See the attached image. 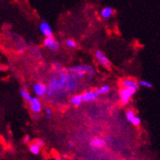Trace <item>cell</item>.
<instances>
[{"mask_svg":"<svg viewBox=\"0 0 160 160\" xmlns=\"http://www.w3.org/2000/svg\"><path fill=\"white\" fill-rule=\"evenodd\" d=\"M70 74L61 73L57 76H54L48 83V87L47 88V92L48 96L53 95L54 93L58 92L61 90L65 88L66 90L67 82Z\"/></svg>","mask_w":160,"mask_h":160,"instance_id":"obj_1","label":"cell"},{"mask_svg":"<svg viewBox=\"0 0 160 160\" xmlns=\"http://www.w3.org/2000/svg\"><path fill=\"white\" fill-rule=\"evenodd\" d=\"M70 71L73 74H75V76L78 78H82L83 76L86 74H90L91 76H92L95 73L94 71V69L92 67H91L89 65H77V66H74V67H72L71 69H70Z\"/></svg>","mask_w":160,"mask_h":160,"instance_id":"obj_2","label":"cell"},{"mask_svg":"<svg viewBox=\"0 0 160 160\" xmlns=\"http://www.w3.org/2000/svg\"><path fill=\"white\" fill-rule=\"evenodd\" d=\"M137 90L132 88H124L120 90L119 95H120V99H121V102L122 104H127L130 101L131 97H132Z\"/></svg>","mask_w":160,"mask_h":160,"instance_id":"obj_3","label":"cell"},{"mask_svg":"<svg viewBox=\"0 0 160 160\" xmlns=\"http://www.w3.org/2000/svg\"><path fill=\"white\" fill-rule=\"evenodd\" d=\"M44 46L48 48L51 49L53 52L57 51V49L59 48L60 43L57 42L55 38H53L52 35L47 36L46 38L44 39Z\"/></svg>","mask_w":160,"mask_h":160,"instance_id":"obj_4","label":"cell"},{"mask_svg":"<svg viewBox=\"0 0 160 160\" xmlns=\"http://www.w3.org/2000/svg\"><path fill=\"white\" fill-rule=\"evenodd\" d=\"M95 56L96 58H97V60L100 64H101V65H104L106 68L111 67V62H110V60L108 59L106 56L101 51H97L95 53Z\"/></svg>","mask_w":160,"mask_h":160,"instance_id":"obj_5","label":"cell"},{"mask_svg":"<svg viewBox=\"0 0 160 160\" xmlns=\"http://www.w3.org/2000/svg\"><path fill=\"white\" fill-rule=\"evenodd\" d=\"M99 96V93L97 92V90L95 91H88L82 95V101H86V102H91L93 101L94 100L97 99V97Z\"/></svg>","mask_w":160,"mask_h":160,"instance_id":"obj_6","label":"cell"},{"mask_svg":"<svg viewBox=\"0 0 160 160\" xmlns=\"http://www.w3.org/2000/svg\"><path fill=\"white\" fill-rule=\"evenodd\" d=\"M33 89L36 95L38 97H43L47 92V87L43 83L38 82L33 86Z\"/></svg>","mask_w":160,"mask_h":160,"instance_id":"obj_7","label":"cell"},{"mask_svg":"<svg viewBox=\"0 0 160 160\" xmlns=\"http://www.w3.org/2000/svg\"><path fill=\"white\" fill-rule=\"evenodd\" d=\"M30 104V109H31V110L34 114H38L42 110V103H41V101L37 97L33 98Z\"/></svg>","mask_w":160,"mask_h":160,"instance_id":"obj_8","label":"cell"},{"mask_svg":"<svg viewBox=\"0 0 160 160\" xmlns=\"http://www.w3.org/2000/svg\"><path fill=\"white\" fill-rule=\"evenodd\" d=\"M121 83L124 88H132L137 91L139 88V84L133 79H123L122 80Z\"/></svg>","mask_w":160,"mask_h":160,"instance_id":"obj_9","label":"cell"},{"mask_svg":"<svg viewBox=\"0 0 160 160\" xmlns=\"http://www.w3.org/2000/svg\"><path fill=\"white\" fill-rule=\"evenodd\" d=\"M40 31L42 32V34H44L45 36H50L52 34V28L49 25L48 23L47 22H42L39 26Z\"/></svg>","mask_w":160,"mask_h":160,"instance_id":"obj_10","label":"cell"},{"mask_svg":"<svg viewBox=\"0 0 160 160\" xmlns=\"http://www.w3.org/2000/svg\"><path fill=\"white\" fill-rule=\"evenodd\" d=\"M91 145L95 149L96 148L104 147L105 145V141L103 139H101V138H95L91 141Z\"/></svg>","mask_w":160,"mask_h":160,"instance_id":"obj_11","label":"cell"},{"mask_svg":"<svg viewBox=\"0 0 160 160\" xmlns=\"http://www.w3.org/2000/svg\"><path fill=\"white\" fill-rule=\"evenodd\" d=\"M113 14V9L110 7H106L103 10L101 11V16L102 18H105V19H107L109 17H110Z\"/></svg>","mask_w":160,"mask_h":160,"instance_id":"obj_12","label":"cell"},{"mask_svg":"<svg viewBox=\"0 0 160 160\" xmlns=\"http://www.w3.org/2000/svg\"><path fill=\"white\" fill-rule=\"evenodd\" d=\"M72 104H74V105H80L82 103V95H76L74 97H72L71 99Z\"/></svg>","mask_w":160,"mask_h":160,"instance_id":"obj_13","label":"cell"},{"mask_svg":"<svg viewBox=\"0 0 160 160\" xmlns=\"http://www.w3.org/2000/svg\"><path fill=\"white\" fill-rule=\"evenodd\" d=\"M20 93H21V95L22 96V97H23L25 101H27L28 103H30V102H31L32 99H33V97H32L29 94V92H26L25 90H21Z\"/></svg>","mask_w":160,"mask_h":160,"instance_id":"obj_14","label":"cell"},{"mask_svg":"<svg viewBox=\"0 0 160 160\" xmlns=\"http://www.w3.org/2000/svg\"><path fill=\"white\" fill-rule=\"evenodd\" d=\"M30 151L32 154H38L40 151V147L36 143H33L30 145Z\"/></svg>","mask_w":160,"mask_h":160,"instance_id":"obj_15","label":"cell"},{"mask_svg":"<svg viewBox=\"0 0 160 160\" xmlns=\"http://www.w3.org/2000/svg\"><path fill=\"white\" fill-rule=\"evenodd\" d=\"M128 121L130 122H132L133 125H135V126H137V125H139L140 123H141V118L136 115L132 116V117L128 120Z\"/></svg>","mask_w":160,"mask_h":160,"instance_id":"obj_16","label":"cell"},{"mask_svg":"<svg viewBox=\"0 0 160 160\" xmlns=\"http://www.w3.org/2000/svg\"><path fill=\"white\" fill-rule=\"evenodd\" d=\"M110 86H108V85H104L101 88L97 89V92L99 94H105V93H107L109 91H110Z\"/></svg>","mask_w":160,"mask_h":160,"instance_id":"obj_17","label":"cell"},{"mask_svg":"<svg viewBox=\"0 0 160 160\" xmlns=\"http://www.w3.org/2000/svg\"><path fill=\"white\" fill-rule=\"evenodd\" d=\"M66 45L68 47H70L71 48H77V44H76L75 41L74 39H69L66 41Z\"/></svg>","mask_w":160,"mask_h":160,"instance_id":"obj_18","label":"cell"},{"mask_svg":"<svg viewBox=\"0 0 160 160\" xmlns=\"http://www.w3.org/2000/svg\"><path fill=\"white\" fill-rule=\"evenodd\" d=\"M139 85L142 87H146V88H152L151 83L148 81H145V80H141L139 82Z\"/></svg>","mask_w":160,"mask_h":160,"instance_id":"obj_19","label":"cell"},{"mask_svg":"<svg viewBox=\"0 0 160 160\" xmlns=\"http://www.w3.org/2000/svg\"><path fill=\"white\" fill-rule=\"evenodd\" d=\"M30 137H29V136H26V137H25V138H24L23 142L25 144H28V143H29V142H30Z\"/></svg>","mask_w":160,"mask_h":160,"instance_id":"obj_20","label":"cell"},{"mask_svg":"<svg viewBox=\"0 0 160 160\" xmlns=\"http://www.w3.org/2000/svg\"><path fill=\"white\" fill-rule=\"evenodd\" d=\"M36 144L39 146V147H42L43 146V145H44V143H43V141H40V140H38V141H37V142H36Z\"/></svg>","mask_w":160,"mask_h":160,"instance_id":"obj_21","label":"cell"},{"mask_svg":"<svg viewBox=\"0 0 160 160\" xmlns=\"http://www.w3.org/2000/svg\"><path fill=\"white\" fill-rule=\"evenodd\" d=\"M52 110H51L50 108H48V109H46V114H47L51 115V114H52Z\"/></svg>","mask_w":160,"mask_h":160,"instance_id":"obj_22","label":"cell"},{"mask_svg":"<svg viewBox=\"0 0 160 160\" xmlns=\"http://www.w3.org/2000/svg\"><path fill=\"white\" fill-rule=\"evenodd\" d=\"M72 145H73V142H72V141H70V142L68 143V146H69V148H71Z\"/></svg>","mask_w":160,"mask_h":160,"instance_id":"obj_23","label":"cell"}]
</instances>
